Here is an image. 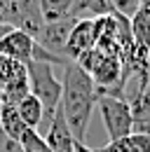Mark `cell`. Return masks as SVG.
<instances>
[{
  "instance_id": "d6986e66",
  "label": "cell",
  "mask_w": 150,
  "mask_h": 152,
  "mask_svg": "<svg viewBox=\"0 0 150 152\" xmlns=\"http://www.w3.org/2000/svg\"><path fill=\"white\" fill-rule=\"evenodd\" d=\"M0 101H2V96H0Z\"/></svg>"
},
{
  "instance_id": "9a60e30c",
  "label": "cell",
  "mask_w": 150,
  "mask_h": 152,
  "mask_svg": "<svg viewBox=\"0 0 150 152\" xmlns=\"http://www.w3.org/2000/svg\"><path fill=\"white\" fill-rule=\"evenodd\" d=\"M19 143H21L24 152H52L47 148V143H45V136L40 131H35V129H28Z\"/></svg>"
},
{
  "instance_id": "8992f818",
  "label": "cell",
  "mask_w": 150,
  "mask_h": 152,
  "mask_svg": "<svg viewBox=\"0 0 150 152\" xmlns=\"http://www.w3.org/2000/svg\"><path fill=\"white\" fill-rule=\"evenodd\" d=\"M75 17H66V19H59V21H49V23H45L42 26V31H40V35H38V42L45 47V49H49V52H54L56 56H63V49H66V42H68V35H71V31H73L75 26ZM66 58V56H63Z\"/></svg>"
},
{
  "instance_id": "277c9868",
  "label": "cell",
  "mask_w": 150,
  "mask_h": 152,
  "mask_svg": "<svg viewBox=\"0 0 150 152\" xmlns=\"http://www.w3.org/2000/svg\"><path fill=\"white\" fill-rule=\"evenodd\" d=\"M38 40L19 28H10L2 38H0V54L19 63H28L35 58Z\"/></svg>"
},
{
  "instance_id": "5b68a950",
  "label": "cell",
  "mask_w": 150,
  "mask_h": 152,
  "mask_svg": "<svg viewBox=\"0 0 150 152\" xmlns=\"http://www.w3.org/2000/svg\"><path fill=\"white\" fill-rule=\"evenodd\" d=\"M96 47V19H77L68 35L63 56L68 61H77L85 52Z\"/></svg>"
},
{
  "instance_id": "ac0fdd59",
  "label": "cell",
  "mask_w": 150,
  "mask_h": 152,
  "mask_svg": "<svg viewBox=\"0 0 150 152\" xmlns=\"http://www.w3.org/2000/svg\"><path fill=\"white\" fill-rule=\"evenodd\" d=\"M138 10L146 12V14H150V0H138Z\"/></svg>"
},
{
  "instance_id": "52a82bcc",
  "label": "cell",
  "mask_w": 150,
  "mask_h": 152,
  "mask_svg": "<svg viewBox=\"0 0 150 152\" xmlns=\"http://www.w3.org/2000/svg\"><path fill=\"white\" fill-rule=\"evenodd\" d=\"M45 143L52 152H75V136L63 117L61 105L56 108L54 117L47 124V133H45Z\"/></svg>"
},
{
  "instance_id": "2e32d148",
  "label": "cell",
  "mask_w": 150,
  "mask_h": 152,
  "mask_svg": "<svg viewBox=\"0 0 150 152\" xmlns=\"http://www.w3.org/2000/svg\"><path fill=\"white\" fill-rule=\"evenodd\" d=\"M24 63H19V61H12V58L2 56L0 54V91L12 82V77L19 73V68H21Z\"/></svg>"
},
{
  "instance_id": "8fae6325",
  "label": "cell",
  "mask_w": 150,
  "mask_h": 152,
  "mask_svg": "<svg viewBox=\"0 0 150 152\" xmlns=\"http://www.w3.org/2000/svg\"><path fill=\"white\" fill-rule=\"evenodd\" d=\"M31 94V82H28V68H26V63L19 68V73L12 77V82L0 91L2 96V103H10V105H17L21 98H26V96Z\"/></svg>"
},
{
  "instance_id": "ba28073f",
  "label": "cell",
  "mask_w": 150,
  "mask_h": 152,
  "mask_svg": "<svg viewBox=\"0 0 150 152\" xmlns=\"http://www.w3.org/2000/svg\"><path fill=\"white\" fill-rule=\"evenodd\" d=\"M131 103V115H134V131L150 136V89L136 91Z\"/></svg>"
},
{
  "instance_id": "7a4b0ae2",
  "label": "cell",
  "mask_w": 150,
  "mask_h": 152,
  "mask_svg": "<svg viewBox=\"0 0 150 152\" xmlns=\"http://www.w3.org/2000/svg\"><path fill=\"white\" fill-rule=\"evenodd\" d=\"M26 68H28L31 94L42 103V108H45V122L49 124V119L54 117L56 108L61 105L63 84H61V80H56L54 70H52V63H45V61H28Z\"/></svg>"
},
{
  "instance_id": "30bf717a",
  "label": "cell",
  "mask_w": 150,
  "mask_h": 152,
  "mask_svg": "<svg viewBox=\"0 0 150 152\" xmlns=\"http://www.w3.org/2000/svg\"><path fill=\"white\" fill-rule=\"evenodd\" d=\"M17 113H19V117L24 119V124H26L28 129L40 131V126L45 124V108H42V103H40L33 94H28L26 98H21L17 103Z\"/></svg>"
},
{
  "instance_id": "5bb4252c",
  "label": "cell",
  "mask_w": 150,
  "mask_h": 152,
  "mask_svg": "<svg viewBox=\"0 0 150 152\" xmlns=\"http://www.w3.org/2000/svg\"><path fill=\"white\" fill-rule=\"evenodd\" d=\"M73 2H75V0H38V5H40V12H42V19H45V23L71 17Z\"/></svg>"
},
{
  "instance_id": "9c48e42d",
  "label": "cell",
  "mask_w": 150,
  "mask_h": 152,
  "mask_svg": "<svg viewBox=\"0 0 150 152\" xmlns=\"http://www.w3.org/2000/svg\"><path fill=\"white\" fill-rule=\"evenodd\" d=\"M96 152H150V136L134 131L124 138L108 140L103 148H96Z\"/></svg>"
},
{
  "instance_id": "4fadbf2b",
  "label": "cell",
  "mask_w": 150,
  "mask_h": 152,
  "mask_svg": "<svg viewBox=\"0 0 150 152\" xmlns=\"http://www.w3.org/2000/svg\"><path fill=\"white\" fill-rule=\"evenodd\" d=\"M0 126H2V131L7 133L10 138H14L17 143L24 138V133L28 131V126L24 124V119L17 113V105H10V103H2L0 105Z\"/></svg>"
},
{
  "instance_id": "3957f363",
  "label": "cell",
  "mask_w": 150,
  "mask_h": 152,
  "mask_svg": "<svg viewBox=\"0 0 150 152\" xmlns=\"http://www.w3.org/2000/svg\"><path fill=\"white\" fill-rule=\"evenodd\" d=\"M99 113L103 119V126L110 140L124 138L134 133V115L131 103L124 96H99Z\"/></svg>"
},
{
  "instance_id": "7c38bea8",
  "label": "cell",
  "mask_w": 150,
  "mask_h": 152,
  "mask_svg": "<svg viewBox=\"0 0 150 152\" xmlns=\"http://www.w3.org/2000/svg\"><path fill=\"white\" fill-rule=\"evenodd\" d=\"M129 26H131L134 47L141 49V52H150V14L136 10L129 17Z\"/></svg>"
},
{
  "instance_id": "6da1fadb",
  "label": "cell",
  "mask_w": 150,
  "mask_h": 152,
  "mask_svg": "<svg viewBox=\"0 0 150 152\" xmlns=\"http://www.w3.org/2000/svg\"><path fill=\"white\" fill-rule=\"evenodd\" d=\"M63 91H61V110L63 117L73 131L77 143H85V136L92 122L94 105L99 103V89L92 75L77 63L68 61L63 66V77H61Z\"/></svg>"
},
{
  "instance_id": "e0dca14e",
  "label": "cell",
  "mask_w": 150,
  "mask_h": 152,
  "mask_svg": "<svg viewBox=\"0 0 150 152\" xmlns=\"http://www.w3.org/2000/svg\"><path fill=\"white\" fill-rule=\"evenodd\" d=\"M75 152H96L94 148H87V143H77L75 140Z\"/></svg>"
}]
</instances>
